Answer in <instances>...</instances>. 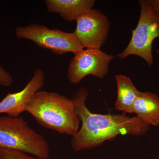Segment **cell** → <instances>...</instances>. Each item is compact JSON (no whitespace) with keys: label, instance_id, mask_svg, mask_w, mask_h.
Listing matches in <instances>:
<instances>
[{"label":"cell","instance_id":"cell-1","mask_svg":"<svg viewBox=\"0 0 159 159\" xmlns=\"http://www.w3.org/2000/svg\"><path fill=\"white\" fill-rule=\"evenodd\" d=\"M88 89L80 88L70 98L82 125L72 136V148L75 152L92 149L119 135L139 136L146 134L150 125L136 116L94 113L86 105Z\"/></svg>","mask_w":159,"mask_h":159},{"label":"cell","instance_id":"cell-2","mask_svg":"<svg viewBox=\"0 0 159 159\" xmlns=\"http://www.w3.org/2000/svg\"><path fill=\"white\" fill-rule=\"evenodd\" d=\"M39 124L60 134L73 136L79 130L80 120L70 99L54 92H36L26 106Z\"/></svg>","mask_w":159,"mask_h":159},{"label":"cell","instance_id":"cell-3","mask_svg":"<svg viewBox=\"0 0 159 159\" xmlns=\"http://www.w3.org/2000/svg\"><path fill=\"white\" fill-rule=\"evenodd\" d=\"M0 148L24 152L38 159L50 155L46 139L21 117L0 116Z\"/></svg>","mask_w":159,"mask_h":159},{"label":"cell","instance_id":"cell-4","mask_svg":"<svg viewBox=\"0 0 159 159\" xmlns=\"http://www.w3.org/2000/svg\"><path fill=\"white\" fill-rule=\"evenodd\" d=\"M139 4L140 14L137 27L133 30L128 45L116 56L123 59L136 55L151 67L153 64L152 44L155 39L159 38V16L146 0H140Z\"/></svg>","mask_w":159,"mask_h":159},{"label":"cell","instance_id":"cell-5","mask_svg":"<svg viewBox=\"0 0 159 159\" xmlns=\"http://www.w3.org/2000/svg\"><path fill=\"white\" fill-rule=\"evenodd\" d=\"M15 34L17 38L31 40L39 47L48 49L58 55L68 52L75 54L84 49L74 32L51 29L35 23L17 26Z\"/></svg>","mask_w":159,"mask_h":159},{"label":"cell","instance_id":"cell-6","mask_svg":"<svg viewBox=\"0 0 159 159\" xmlns=\"http://www.w3.org/2000/svg\"><path fill=\"white\" fill-rule=\"evenodd\" d=\"M114 57L100 49H84L74 54L70 61L67 72L70 83L77 84L89 75L102 79L108 74Z\"/></svg>","mask_w":159,"mask_h":159},{"label":"cell","instance_id":"cell-7","mask_svg":"<svg viewBox=\"0 0 159 159\" xmlns=\"http://www.w3.org/2000/svg\"><path fill=\"white\" fill-rule=\"evenodd\" d=\"M74 34L84 49H100L110 30L109 20L102 11L92 9L76 20Z\"/></svg>","mask_w":159,"mask_h":159},{"label":"cell","instance_id":"cell-8","mask_svg":"<svg viewBox=\"0 0 159 159\" xmlns=\"http://www.w3.org/2000/svg\"><path fill=\"white\" fill-rule=\"evenodd\" d=\"M45 77L42 70L37 68L33 77L22 90L9 93L0 102V114H6L9 116L17 117L25 111L26 106L36 92L43 88Z\"/></svg>","mask_w":159,"mask_h":159},{"label":"cell","instance_id":"cell-9","mask_svg":"<svg viewBox=\"0 0 159 159\" xmlns=\"http://www.w3.org/2000/svg\"><path fill=\"white\" fill-rule=\"evenodd\" d=\"M49 12L57 13L69 22L76 21L81 15L93 9L95 0H46Z\"/></svg>","mask_w":159,"mask_h":159},{"label":"cell","instance_id":"cell-10","mask_svg":"<svg viewBox=\"0 0 159 159\" xmlns=\"http://www.w3.org/2000/svg\"><path fill=\"white\" fill-rule=\"evenodd\" d=\"M134 113L150 125H159V97L150 92L139 91L134 105Z\"/></svg>","mask_w":159,"mask_h":159},{"label":"cell","instance_id":"cell-11","mask_svg":"<svg viewBox=\"0 0 159 159\" xmlns=\"http://www.w3.org/2000/svg\"><path fill=\"white\" fill-rule=\"evenodd\" d=\"M117 86V97L115 109L129 114L134 113V105L139 94L129 77L118 74L115 76Z\"/></svg>","mask_w":159,"mask_h":159},{"label":"cell","instance_id":"cell-12","mask_svg":"<svg viewBox=\"0 0 159 159\" xmlns=\"http://www.w3.org/2000/svg\"><path fill=\"white\" fill-rule=\"evenodd\" d=\"M20 151L0 148V159H38Z\"/></svg>","mask_w":159,"mask_h":159},{"label":"cell","instance_id":"cell-13","mask_svg":"<svg viewBox=\"0 0 159 159\" xmlns=\"http://www.w3.org/2000/svg\"><path fill=\"white\" fill-rule=\"evenodd\" d=\"M13 81L11 74L0 66V85L8 87L11 85Z\"/></svg>","mask_w":159,"mask_h":159},{"label":"cell","instance_id":"cell-14","mask_svg":"<svg viewBox=\"0 0 159 159\" xmlns=\"http://www.w3.org/2000/svg\"><path fill=\"white\" fill-rule=\"evenodd\" d=\"M152 8L159 16V0H146Z\"/></svg>","mask_w":159,"mask_h":159}]
</instances>
